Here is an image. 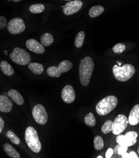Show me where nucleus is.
<instances>
[{
	"instance_id": "nucleus-7",
	"label": "nucleus",
	"mask_w": 139,
	"mask_h": 158,
	"mask_svg": "<svg viewBox=\"0 0 139 158\" xmlns=\"http://www.w3.org/2000/svg\"><path fill=\"white\" fill-rule=\"evenodd\" d=\"M138 134L137 132L130 131L125 135H117L116 142L120 146L130 147L137 143V138Z\"/></svg>"
},
{
	"instance_id": "nucleus-2",
	"label": "nucleus",
	"mask_w": 139,
	"mask_h": 158,
	"mask_svg": "<svg viewBox=\"0 0 139 158\" xmlns=\"http://www.w3.org/2000/svg\"><path fill=\"white\" fill-rule=\"evenodd\" d=\"M118 104V99L116 97L110 95L102 99L96 105V112L100 116H105L115 108Z\"/></svg>"
},
{
	"instance_id": "nucleus-25",
	"label": "nucleus",
	"mask_w": 139,
	"mask_h": 158,
	"mask_svg": "<svg viewBox=\"0 0 139 158\" xmlns=\"http://www.w3.org/2000/svg\"><path fill=\"white\" fill-rule=\"evenodd\" d=\"M6 137L11 141L12 143L16 144V145H19L20 144V139L13 131H8L6 132Z\"/></svg>"
},
{
	"instance_id": "nucleus-17",
	"label": "nucleus",
	"mask_w": 139,
	"mask_h": 158,
	"mask_svg": "<svg viewBox=\"0 0 139 158\" xmlns=\"http://www.w3.org/2000/svg\"><path fill=\"white\" fill-rule=\"evenodd\" d=\"M3 149L8 156L12 158H20V155L18 152L11 145L6 143L3 146Z\"/></svg>"
},
{
	"instance_id": "nucleus-36",
	"label": "nucleus",
	"mask_w": 139,
	"mask_h": 158,
	"mask_svg": "<svg viewBox=\"0 0 139 158\" xmlns=\"http://www.w3.org/2000/svg\"><path fill=\"white\" fill-rule=\"evenodd\" d=\"M137 153H138V154L139 155V146L138 147V149H137Z\"/></svg>"
},
{
	"instance_id": "nucleus-14",
	"label": "nucleus",
	"mask_w": 139,
	"mask_h": 158,
	"mask_svg": "<svg viewBox=\"0 0 139 158\" xmlns=\"http://www.w3.org/2000/svg\"><path fill=\"white\" fill-rule=\"evenodd\" d=\"M13 103L8 97L0 95V112L8 113L11 111Z\"/></svg>"
},
{
	"instance_id": "nucleus-18",
	"label": "nucleus",
	"mask_w": 139,
	"mask_h": 158,
	"mask_svg": "<svg viewBox=\"0 0 139 158\" xmlns=\"http://www.w3.org/2000/svg\"><path fill=\"white\" fill-rule=\"evenodd\" d=\"M0 68H1V70L3 73V74L8 76H13L14 73V71L12 66L6 60H3L1 62V64H0Z\"/></svg>"
},
{
	"instance_id": "nucleus-33",
	"label": "nucleus",
	"mask_w": 139,
	"mask_h": 158,
	"mask_svg": "<svg viewBox=\"0 0 139 158\" xmlns=\"http://www.w3.org/2000/svg\"><path fill=\"white\" fill-rule=\"evenodd\" d=\"M4 126H5V122L2 117H0V134H1V132H2L4 128Z\"/></svg>"
},
{
	"instance_id": "nucleus-15",
	"label": "nucleus",
	"mask_w": 139,
	"mask_h": 158,
	"mask_svg": "<svg viewBox=\"0 0 139 158\" xmlns=\"http://www.w3.org/2000/svg\"><path fill=\"white\" fill-rule=\"evenodd\" d=\"M129 123L131 125H137L139 123V104L135 105L131 111L129 116Z\"/></svg>"
},
{
	"instance_id": "nucleus-27",
	"label": "nucleus",
	"mask_w": 139,
	"mask_h": 158,
	"mask_svg": "<svg viewBox=\"0 0 139 158\" xmlns=\"http://www.w3.org/2000/svg\"><path fill=\"white\" fill-rule=\"evenodd\" d=\"M29 10L32 13H40L44 10V6L42 4H35L29 6Z\"/></svg>"
},
{
	"instance_id": "nucleus-32",
	"label": "nucleus",
	"mask_w": 139,
	"mask_h": 158,
	"mask_svg": "<svg viewBox=\"0 0 139 158\" xmlns=\"http://www.w3.org/2000/svg\"><path fill=\"white\" fill-rule=\"evenodd\" d=\"M114 151L113 149H112V148L108 149V150L106 151V154H105V157L106 158H110V157H112V156L114 154Z\"/></svg>"
},
{
	"instance_id": "nucleus-22",
	"label": "nucleus",
	"mask_w": 139,
	"mask_h": 158,
	"mask_svg": "<svg viewBox=\"0 0 139 158\" xmlns=\"http://www.w3.org/2000/svg\"><path fill=\"white\" fill-rule=\"evenodd\" d=\"M85 37V34L83 31H80V32L77 34L75 40V45L76 48H80L82 47L84 42Z\"/></svg>"
},
{
	"instance_id": "nucleus-24",
	"label": "nucleus",
	"mask_w": 139,
	"mask_h": 158,
	"mask_svg": "<svg viewBox=\"0 0 139 158\" xmlns=\"http://www.w3.org/2000/svg\"><path fill=\"white\" fill-rule=\"evenodd\" d=\"M113 124H114V122L109 120H106L103 125H102V133H103L104 134L109 133L110 132H111L112 131V128H113Z\"/></svg>"
},
{
	"instance_id": "nucleus-16",
	"label": "nucleus",
	"mask_w": 139,
	"mask_h": 158,
	"mask_svg": "<svg viewBox=\"0 0 139 158\" xmlns=\"http://www.w3.org/2000/svg\"><path fill=\"white\" fill-rule=\"evenodd\" d=\"M8 96L10 98L18 105H22L24 104L25 100L21 94L17 90L11 89L8 91Z\"/></svg>"
},
{
	"instance_id": "nucleus-6",
	"label": "nucleus",
	"mask_w": 139,
	"mask_h": 158,
	"mask_svg": "<svg viewBox=\"0 0 139 158\" xmlns=\"http://www.w3.org/2000/svg\"><path fill=\"white\" fill-rule=\"evenodd\" d=\"M73 67L72 62L68 60L61 61L58 66H50L47 69V74L50 77H58L62 73L69 71Z\"/></svg>"
},
{
	"instance_id": "nucleus-8",
	"label": "nucleus",
	"mask_w": 139,
	"mask_h": 158,
	"mask_svg": "<svg viewBox=\"0 0 139 158\" xmlns=\"http://www.w3.org/2000/svg\"><path fill=\"white\" fill-rule=\"evenodd\" d=\"M128 124L129 120L125 115L122 114L118 115L114 121L112 133L117 135L120 134L127 129Z\"/></svg>"
},
{
	"instance_id": "nucleus-30",
	"label": "nucleus",
	"mask_w": 139,
	"mask_h": 158,
	"mask_svg": "<svg viewBox=\"0 0 139 158\" xmlns=\"http://www.w3.org/2000/svg\"><path fill=\"white\" fill-rule=\"evenodd\" d=\"M7 26L6 19L3 16H0V29H3Z\"/></svg>"
},
{
	"instance_id": "nucleus-31",
	"label": "nucleus",
	"mask_w": 139,
	"mask_h": 158,
	"mask_svg": "<svg viewBox=\"0 0 139 158\" xmlns=\"http://www.w3.org/2000/svg\"><path fill=\"white\" fill-rule=\"evenodd\" d=\"M128 150V147L127 146H119L118 149H117V154L118 155L122 156L123 154L126 152Z\"/></svg>"
},
{
	"instance_id": "nucleus-34",
	"label": "nucleus",
	"mask_w": 139,
	"mask_h": 158,
	"mask_svg": "<svg viewBox=\"0 0 139 158\" xmlns=\"http://www.w3.org/2000/svg\"><path fill=\"white\" fill-rule=\"evenodd\" d=\"M7 1H13L14 2H19L22 1V0H7Z\"/></svg>"
},
{
	"instance_id": "nucleus-1",
	"label": "nucleus",
	"mask_w": 139,
	"mask_h": 158,
	"mask_svg": "<svg viewBox=\"0 0 139 158\" xmlns=\"http://www.w3.org/2000/svg\"><path fill=\"white\" fill-rule=\"evenodd\" d=\"M94 67V62L89 56L85 57L81 60L79 66V76L81 84L83 86L88 85Z\"/></svg>"
},
{
	"instance_id": "nucleus-19",
	"label": "nucleus",
	"mask_w": 139,
	"mask_h": 158,
	"mask_svg": "<svg viewBox=\"0 0 139 158\" xmlns=\"http://www.w3.org/2000/svg\"><path fill=\"white\" fill-rule=\"evenodd\" d=\"M104 10V7L101 5L94 6L90 9L88 11V15L91 18H95L102 15L103 13Z\"/></svg>"
},
{
	"instance_id": "nucleus-20",
	"label": "nucleus",
	"mask_w": 139,
	"mask_h": 158,
	"mask_svg": "<svg viewBox=\"0 0 139 158\" xmlns=\"http://www.w3.org/2000/svg\"><path fill=\"white\" fill-rule=\"evenodd\" d=\"M28 68L35 74H41L44 71V67L42 64L37 62H31L28 64Z\"/></svg>"
},
{
	"instance_id": "nucleus-23",
	"label": "nucleus",
	"mask_w": 139,
	"mask_h": 158,
	"mask_svg": "<svg viewBox=\"0 0 139 158\" xmlns=\"http://www.w3.org/2000/svg\"><path fill=\"white\" fill-rule=\"evenodd\" d=\"M85 123L89 127H94L96 124V119L93 113L88 114L84 118Z\"/></svg>"
},
{
	"instance_id": "nucleus-3",
	"label": "nucleus",
	"mask_w": 139,
	"mask_h": 158,
	"mask_svg": "<svg viewBox=\"0 0 139 158\" xmlns=\"http://www.w3.org/2000/svg\"><path fill=\"white\" fill-rule=\"evenodd\" d=\"M135 69L133 66L130 64H126L123 66L115 65L113 67V74L117 80L125 82L129 80L134 75Z\"/></svg>"
},
{
	"instance_id": "nucleus-11",
	"label": "nucleus",
	"mask_w": 139,
	"mask_h": 158,
	"mask_svg": "<svg viewBox=\"0 0 139 158\" xmlns=\"http://www.w3.org/2000/svg\"><path fill=\"white\" fill-rule=\"evenodd\" d=\"M83 6V2L80 0L70 1L63 6V12L66 15H71L78 12Z\"/></svg>"
},
{
	"instance_id": "nucleus-12",
	"label": "nucleus",
	"mask_w": 139,
	"mask_h": 158,
	"mask_svg": "<svg viewBox=\"0 0 139 158\" xmlns=\"http://www.w3.org/2000/svg\"><path fill=\"white\" fill-rule=\"evenodd\" d=\"M61 98L66 103H71L75 99V92L71 85H66L61 91Z\"/></svg>"
},
{
	"instance_id": "nucleus-13",
	"label": "nucleus",
	"mask_w": 139,
	"mask_h": 158,
	"mask_svg": "<svg viewBox=\"0 0 139 158\" xmlns=\"http://www.w3.org/2000/svg\"><path fill=\"white\" fill-rule=\"evenodd\" d=\"M26 46L27 48L33 52L41 54L44 52V46L39 42L35 39H29L26 42Z\"/></svg>"
},
{
	"instance_id": "nucleus-21",
	"label": "nucleus",
	"mask_w": 139,
	"mask_h": 158,
	"mask_svg": "<svg viewBox=\"0 0 139 158\" xmlns=\"http://www.w3.org/2000/svg\"><path fill=\"white\" fill-rule=\"evenodd\" d=\"M40 42L43 46L48 47L53 43L54 38L51 34L44 33L41 36Z\"/></svg>"
},
{
	"instance_id": "nucleus-4",
	"label": "nucleus",
	"mask_w": 139,
	"mask_h": 158,
	"mask_svg": "<svg viewBox=\"0 0 139 158\" xmlns=\"http://www.w3.org/2000/svg\"><path fill=\"white\" fill-rule=\"evenodd\" d=\"M25 141L28 148L33 152L38 153L41 149V144L38 133L33 127H28L25 134Z\"/></svg>"
},
{
	"instance_id": "nucleus-35",
	"label": "nucleus",
	"mask_w": 139,
	"mask_h": 158,
	"mask_svg": "<svg viewBox=\"0 0 139 158\" xmlns=\"http://www.w3.org/2000/svg\"><path fill=\"white\" fill-rule=\"evenodd\" d=\"M117 63H118V66H121L122 65V63H120V62H117Z\"/></svg>"
},
{
	"instance_id": "nucleus-9",
	"label": "nucleus",
	"mask_w": 139,
	"mask_h": 158,
	"mask_svg": "<svg viewBox=\"0 0 139 158\" xmlns=\"http://www.w3.org/2000/svg\"><path fill=\"white\" fill-rule=\"evenodd\" d=\"M25 24L21 18H14L11 19L7 24V28L9 32L13 35L20 34L25 31Z\"/></svg>"
},
{
	"instance_id": "nucleus-39",
	"label": "nucleus",
	"mask_w": 139,
	"mask_h": 158,
	"mask_svg": "<svg viewBox=\"0 0 139 158\" xmlns=\"http://www.w3.org/2000/svg\"><path fill=\"white\" fill-rule=\"evenodd\" d=\"M66 1H70V0H66Z\"/></svg>"
},
{
	"instance_id": "nucleus-28",
	"label": "nucleus",
	"mask_w": 139,
	"mask_h": 158,
	"mask_svg": "<svg viewBox=\"0 0 139 158\" xmlns=\"http://www.w3.org/2000/svg\"><path fill=\"white\" fill-rule=\"evenodd\" d=\"M125 49H126V47L124 44L122 43H118L113 47V51L115 54H120L123 52H124Z\"/></svg>"
},
{
	"instance_id": "nucleus-38",
	"label": "nucleus",
	"mask_w": 139,
	"mask_h": 158,
	"mask_svg": "<svg viewBox=\"0 0 139 158\" xmlns=\"http://www.w3.org/2000/svg\"><path fill=\"white\" fill-rule=\"evenodd\" d=\"M102 157H102V156H98V157H97V158H102Z\"/></svg>"
},
{
	"instance_id": "nucleus-10",
	"label": "nucleus",
	"mask_w": 139,
	"mask_h": 158,
	"mask_svg": "<svg viewBox=\"0 0 139 158\" xmlns=\"http://www.w3.org/2000/svg\"><path fill=\"white\" fill-rule=\"evenodd\" d=\"M34 120L40 125H44L48 121V114L44 107L40 104L35 105L32 110Z\"/></svg>"
},
{
	"instance_id": "nucleus-37",
	"label": "nucleus",
	"mask_w": 139,
	"mask_h": 158,
	"mask_svg": "<svg viewBox=\"0 0 139 158\" xmlns=\"http://www.w3.org/2000/svg\"><path fill=\"white\" fill-rule=\"evenodd\" d=\"M5 53L6 55H8V53H7V51H5Z\"/></svg>"
},
{
	"instance_id": "nucleus-29",
	"label": "nucleus",
	"mask_w": 139,
	"mask_h": 158,
	"mask_svg": "<svg viewBox=\"0 0 139 158\" xmlns=\"http://www.w3.org/2000/svg\"><path fill=\"white\" fill-rule=\"evenodd\" d=\"M122 157L123 158H138V155L135 151H131L129 154L125 152L122 155Z\"/></svg>"
},
{
	"instance_id": "nucleus-5",
	"label": "nucleus",
	"mask_w": 139,
	"mask_h": 158,
	"mask_svg": "<svg viewBox=\"0 0 139 158\" xmlns=\"http://www.w3.org/2000/svg\"><path fill=\"white\" fill-rule=\"evenodd\" d=\"M10 57L13 62L21 66L29 64L31 61L30 55L26 51L19 47H15L10 55Z\"/></svg>"
},
{
	"instance_id": "nucleus-26",
	"label": "nucleus",
	"mask_w": 139,
	"mask_h": 158,
	"mask_svg": "<svg viewBox=\"0 0 139 158\" xmlns=\"http://www.w3.org/2000/svg\"><path fill=\"white\" fill-rule=\"evenodd\" d=\"M104 147V141L100 135H97L94 139V148L96 150H102Z\"/></svg>"
}]
</instances>
